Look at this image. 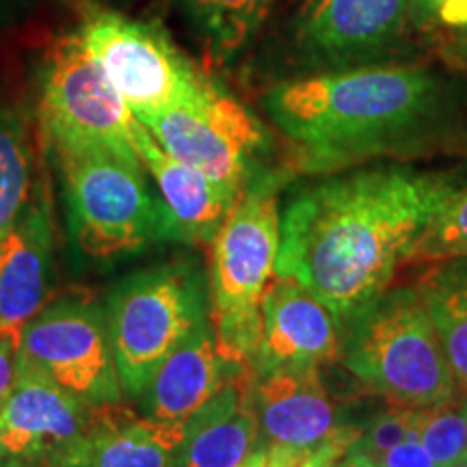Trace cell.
Returning a JSON list of instances; mask_svg holds the SVG:
<instances>
[{
	"label": "cell",
	"mask_w": 467,
	"mask_h": 467,
	"mask_svg": "<svg viewBox=\"0 0 467 467\" xmlns=\"http://www.w3.org/2000/svg\"><path fill=\"white\" fill-rule=\"evenodd\" d=\"M457 184L407 167L350 171L299 192L282 214L275 275L334 314L342 334L392 284Z\"/></svg>",
	"instance_id": "obj_1"
},
{
	"label": "cell",
	"mask_w": 467,
	"mask_h": 467,
	"mask_svg": "<svg viewBox=\"0 0 467 467\" xmlns=\"http://www.w3.org/2000/svg\"><path fill=\"white\" fill-rule=\"evenodd\" d=\"M265 107L295 171L337 173L416 141L440 113L441 85L420 67H359L288 80Z\"/></svg>",
	"instance_id": "obj_2"
},
{
	"label": "cell",
	"mask_w": 467,
	"mask_h": 467,
	"mask_svg": "<svg viewBox=\"0 0 467 467\" xmlns=\"http://www.w3.org/2000/svg\"><path fill=\"white\" fill-rule=\"evenodd\" d=\"M285 173H255L244 186L210 255V327L219 358L227 366H254L265 317L262 299L275 279L279 254V192Z\"/></svg>",
	"instance_id": "obj_3"
},
{
	"label": "cell",
	"mask_w": 467,
	"mask_h": 467,
	"mask_svg": "<svg viewBox=\"0 0 467 467\" xmlns=\"http://www.w3.org/2000/svg\"><path fill=\"white\" fill-rule=\"evenodd\" d=\"M344 334L347 368L392 407L435 409L461 400L451 361L416 288L381 292Z\"/></svg>",
	"instance_id": "obj_4"
},
{
	"label": "cell",
	"mask_w": 467,
	"mask_h": 467,
	"mask_svg": "<svg viewBox=\"0 0 467 467\" xmlns=\"http://www.w3.org/2000/svg\"><path fill=\"white\" fill-rule=\"evenodd\" d=\"M55 156L69 230L78 249L96 260L169 241L167 210L150 191L143 165L100 148H48Z\"/></svg>",
	"instance_id": "obj_5"
},
{
	"label": "cell",
	"mask_w": 467,
	"mask_h": 467,
	"mask_svg": "<svg viewBox=\"0 0 467 467\" xmlns=\"http://www.w3.org/2000/svg\"><path fill=\"white\" fill-rule=\"evenodd\" d=\"M208 320V288L192 265H165L128 277L107 309L121 389L139 399L162 359Z\"/></svg>",
	"instance_id": "obj_6"
},
{
	"label": "cell",
	"mask_w": 467,
	"mask_h": 467,
	"mask_svg": "<svg viewBox=\"0 0 467 467\" xmlns=\"http://www.w3.org/2000/svg\"><path fill=\"white\" fill-rule=\"evenodd\" d=\"M39 119L48 148H100L139 162L134 119L80 33L63 35L46 57Z\"/></svg>",
	"instance_id": "obj_7"
},
{
	"label": "cell",
	"mask_w": 467,
	"mask_h": 467,
	"mask_svg": "<svg viewBox=\"0 0 467 467\" xmlns=\"http://www.w3.org/2000/svg\"><path fill=\"white\" fill-rule=\"evenodd\" d=\"M137 119L167 154L234 195L251 182L255 159L266 145L255 115L210 78L186 100Z\"/></svg>",
	"instance_id": "obj_8"
},
{
	"label": "cell",
	"mask_w": 467,
	"mask_h": 467,
	"mask_svg": "<svg viewBox=\"0 0 467 467\" xmlns=\"http://www.w3.org/2000/svg\"><path fill=\"white\" fill-rule=\"evenodd\" d=\"M78 33L134 117L173 107L208 80L156 22L98 11Z\"/></svg>",
	"instance_id": "obj_9"
},
{
	"label": "cell",
	"mask_w": 467,
	"mask_h": 467,
	"mask_svg": "<svg viewBox=\"0 0 467 467\" xmlns=\"http://www.w3.org/2000/svg\"><path fill=\"white\" fill-rule=\"evenodd\" d=\"M20 359L87 405L121 400L107 314L96 301L66 296L48 303L22 329Z\"/></svg>",
	"instance_id": "obj_10"
},
{
	"label": "cell",
	"mask_w": 467,
	"mask_h": 467,
	"mask_svg": "<svg viewBox=\"0 0 467 467\" xmlns=\"http://www.w3.org/2000/svg\"><path fill=\"white\" fill-rule=\"evenodd\" d=\"M258 440L243 467H301L340 433L320 368H254Z\"/></svg>",
	"instance_id": "obj_11"
},
{
	"label": "cell",
	"mask_w": 467,
	"mask_h": 467,
	"mask_svg": "<svg viewBox=\"0 0 467 467\" xmlns=\"http://www.w3.org/2000/svg\"><path fill=\"white\" fill-rule=\"evenodd\" d=\"M416 26V0H306L296 16L303 50L325 63L366 61Z\"/></svg>",
	"instance_id": "obj_12"
},
{
	"label": "cell",
	"mask_w": 467,
	"mask_h": 467,
	"mask_svg": "<svg viewBox=\"0 0 467 467\" xmlns=\"http://www.w3.org/2000/svg\"><path fill=\"white\" fill-rule=\"evenodd\" d=\"M91 407L20 359L14 388L0 405L5 454L44 463L85 433Z\"/></svg>",
	"instance_id": "obj_13"
},
{
	"label": "cell",
	"mask_w": 467,
	"mask_h": 467,
	"mask_svg": "<svg viewBox=\"0 0 467 467\" xmlns=\"http://www.w3.org/2000/svg\"><path fill=\"white\" fill-rule=\"evenodd\" d=\"M265 331L255 370L284 366L334 364L342 355V329L312 292L290 277L275 275L262 299Z\"/></svg>",
	"instance_id": "obj_14"
},
{
	"label": "cell",
	"mask_w": 467,
	"mask_h": 467,
	"mask_svg": "<svg viewBox=\"0 0 467 467\" xmlns=\"http://www.w3.org/2000/svg\"><path fill=\"white\" fill-rule=\"evenodd\" d=\"M186 424L139 416L117 402L91 407L85 433L44 467H169Z\"/></svg>",
	"instance_id": "obj_15"
},
{
	"label": "cell",
	"mask_w": 467,
	"mask_h": 467,
	"mask_svg": "<svg viewBox=\"0 0 467 467\" xmlns=\"http://www.w3.org/2000/svg\"><path fill=\"white\" fill-rule=\"evenodd\" d=\"M254 366L232 368L223 388L186 422L169 467H243L258 440Z\"/></svg>",
	"instance_id": "obj_16"
},
{
	"label": "cell",
	"mask_w": 467,
	"mask_h": 467,
	"mask_svg": "<svg viewBox=\"0 0 467 467\" xmlns=\"http://www.w3.org/2000/svg\"><path fill=\"white\" fill-rule=\"evenodd\" d=\"M134 143L165 203L169 241L213 243L241 195H234L197 169L167 154L139 119H134Z\"/></svg>",
	"instance_id": "obj_17"
},
{
	"label": "cell",
	"mask_w": 467,
	"mask_h": 467,
	"mask_svg": "<svg viewBox=\"0 0 467 467\" xmlns=\"http://www.w3.org/2000/svg\"><path fill=\"white\" fill-rule=\"evenodd\" d=\"M230 370L232 366L219 358L208 320L156 368L139 396L143 416L186 424L223 388Z\"/></svg>",
	"instance_id": "obj_18"
},
{
	"label": "cell",
	"mask_w": 467,
	"mask_h": 467,
	"mask_svg": "<svg viewBox=\"0 0 467 467\" xmlns=\"http://www.w3.org/2000/svg\"><path fill=\"white\" fill-rule=\"evenodd\" d=\"M50 219L46 200L0 236V329L22 331L50 303Z\"/></svg>",
	"instance_id": "obj_19"
},
{
	"label": "cell",
	"mask_w": 467,
	"mask_h": 467,
	"mask_svg": "<svg viewBox=\"0 0 467 467\" xmlns=\"http://www.w3.org/2000/svg\"><path fill=\"white\" fill-rule=\"evenodd\" d=\"M44 200L31 128L20 110L0 102V236Z\"/></svg>",
	"instance_id": "obj_20"
},
{
	"label": "cell",
	"mask_w": 467,
	"mask_h": 467,
	"mask_svg": "<svg viewBox=\"0 0 467 467\" xmlns=\"http://www.w3.org/2000/svg\"><path fill=\"white\" fill-rule=\"evenodd\" d=\"M416 290L451 361L461 400L467 402V255L435 262Z\"/></svg>",
	"instance_id": "obj_21"
},
{
	"label": "cell",
	"mask_w": 467,
	"mask_h": 467,
	"mask_svg": "<svg viewBox=\"0 0 467 467\" xmlns=\"http://www.w3.org/2000/svg\"><path fill=\"white\" fill-rule=\"evenodd\" d=\"M208 61L227 63L254 42L273 0H182Z\"/></svg>",
	"instance_id": "obj_22"
},
{
	"label": "cell",
	"mask_w": 467,
	"mask_h": 467,
	"mask_svg": "<svg viewBox=\"0 0 467 467\" xmlns=\"http://www.w3.org/2000/svg\"><path fill=\"white\" fill-rule=\"evenodd\" d=\"M467 255V184L457 186L431 221L407 262H441Z\"/></svg>",
	"instance_id": "obj_23"
},
{
	"label": "cell",
	"mask_w": 467,
	"mask_h": 467,
	"mask_svg": "<svg viewBox=\"0 0 467 467\" xmlns=\"http://www.w3.org/2000/svg\"><path fill=\"white\" fill-rule=\"evenodd\" d=\"M416 28L448 61L467 63V0H416Z\"/></svg>",
	"instance_id": "obj_24"
},
{
	"label": "cell",
	"mask_w": 467,
	"mask_h": 467,
	"mask_svg": "<svg viewBox=\"0 0 467 467\" xmlns=\"http://www.w3.org/2000/svg\"><path fill=\"white\" fill-rule=\"evenodd\" d=\"M420 443L437 467H457L467 461V416L461 402L424 409Z\"/></svg>",
	"instance_id": "obj_25"
},
{
	"label": "cell",
	"mask_w": 467,
	"mask_h": 467,
	"mask_svg": "<svg viewBox=\"0 0 467 467\" xmlns=\"http://www.w3.org/2000/svg\"><path fill=\"white\" fill-rule=\"evenodd\" d=\"M422 416L424 409H389L388 413H381L377 420H372L364 433H359V440L353 443V448L372 461L381 459L385 452H389L405 440H420Z\"/></svg>",
	"instance_id": "obj_26"
},
{
	"label": "cell",
	"mask_w": 467,
	"mask_h": 467,
	"mask_svg": "<svg viewBox=\"0 0 467 467\" xmlns=\"http://www.w3.org/2000/svg\"><path fill=\"white\" fill-rule=\"evenodd\" d=\"M20 340L22 331L0 329V405L9 396L20 370Z\"/></svg>",
	"instance_id": "obj_27"
},
{
	"label": "cell",
	"mask_w": 467,
	"mask_h": 467,
	"mask_svg": "<svg viewBox=\"0 0 467 467\" xmlns=\"http://www.w3.org/2000/svg\"><path fill=\"white\" fill-rule=\"evenodd\" d=\"M375 463L377 467H437L420 440H405Z\"/></svg>",
	"instance_id": "obj_28"
},
{
	"label": "cell",
	"mask_w": 467,
	"mask_h": 467,
	"mask_svg": "<svg viewBox=\"0 0 467 467\" xmlns=\"http://www.w3.org/2000/svg\"><path fill=\"white\" fill-rule=\"evenodd\" d=\"M334 467H377V463L370 457H366L364 452L350 448V451L344 454V457L337 461Z\"/></svg>",
	"instance_id": "obj_29"
},
{
	"label": "cell",
	"mask_w": 467,
	"mask_h": 467,
	"mask_svg": "<svg viewBox=\"0 0 467 467\" xmlns=\"http://www.w3.org/2000/svg\"><path fill=\"white\" fill-rule=\"evenodd\" d=\"M0 467H33L31 461L17 459V457H7V461H0Z\"/></svg>",
	"instance_id": "obj_30"
},
{
	"label": "cell",
	"mask_w": 467,
	"mask_h": 467,
	"mask_svg": "<svg viewBox=\"0 0 467 467\" xmlns=\"http://www.w3.org/2000/svg\"><path fill=\"white\" fill-rule=\"evenodd\" d=\"M7 459V454H5V448H3V441H0V461Z\"/></svg>",
	"instance_id": "obj_31"
},
{
	"label": "cell",
	"mask_w": 467,
	"mask_h": 467,
	"mask_svg": "<svg viewBox=\"0 0 467 467\" xmlns=\"http://www.w3.org/2000/svg\"><path fill=\"white\" fill-rule=\"evenodd\" d=\"M457 467H467V461H463V463H461V465H457Z\"/></svg>",
	"instance_id": "obj_32"
}]
</instances>
